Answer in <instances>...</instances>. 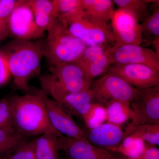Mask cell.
<instances>
[{
  "instance_id": "6da1fadb",
  "label": "cell",
  "mask_w": 159,
  "mask_h": 159,
  "mask_svg": "<svg viewBox=\"0 0 159 159\" xmlns=\"http://www.w3.org/2000/svg\"><path fill=\"white\" fill-rule=\"evenodd\" d=\"M0 56L13 77L15 86L29 92V81L40 73L43 42L12 39L0 49Z\"/></svg>"
},
{
  "instance_id": "7a4b0ae2",
  "label": "cell",
  "mask_w": 159,
  "mask_h": 159,
  "mask_svg": "<svg viewBox=\"0 0 159 159\" xmlns=\"http://www.w3.org/2000/svg\"><path fill=\"white\" fill-rule=\"evenodd\" d=\"M12 114V126L25 137L41 135L49 132L60 134L49 122L40 91L25 96L13 95L8 97Z\"/></svg>"
},
{
  "instance_id": "3957f363",
  "label": "cell",
  "mask_w": 159,
  "mask_h": 159,
  "mask_svg": "<svg viewBox=\"0 0 159 159\" xmlns=\"http://www.w3.org/2000/svg\"><path fill=\"white\" fill-rule=\"evenodd\" d=\"M39 80L41 91L57 102L66 95L88 90L93 80L73 62L51 66Z\"/></svg>"
},
{
  "instance_id": "277c9868",
  "label": "cell",
  "mask_w": 159,
  "mask_h": 159,
  "mask_svg": "<svg viewBox=\"0 0 159 159\" xmlns=\"http://www.w3.org/2000/svg\"><path fill=\"white\" fill-rule=\"evenodd\" d=\"M67 20L57 18L47 30L48 36L43 42L44 57L51 66L75 62L87 47L71 34Z\"/></svg>"
},
{
  "instance_id": "5b68a950",
  "label": "cell",
  "mask_w": 159,
  "mask_h": 159,
  "mask_svg": "<svg viewBox=\"0 0 159 159\" xmlns=\"http://www.w3.org/2000/svg\"><path fill=\"white\" fill-rule=\"evenodd\" d=\"M93 103L105 107L113 100L130 102L139 93V89L129 85L117 75L107 72L92 83L89 89Z\"/></svg>"
},
{
  "instance_id": "8992f818",
  "label": "cell",
  "mask_w": 159,
  "mask_h": 159,
  "mask_svg": "<svg viewBox=\"0 0 159 159\" xmlns=\"http://www.w3.org/2000/svg\"><path fill=\"white\" fill-rule=\"evenodd\" d=\"M44 34L35 24L29 0L18 1L10 15L9 35L14 39L32 41Z\"/></svg>"
},
{
  "instance_id": "52a82bcc",
  "label": "cell",
  "mask_w": 159,
  "mask_h": 159,
  "mask_svg": "<svg viewBox=\"0 0 159 159\" xmlns=\"http://www.w3.org/2000/svg\"><path fill=\"white\" fill-rule=\"evenodd\" d=\"M132 111L131 122L129 125L159 124V86L144 89L130 102Z\"/></svg>"
},
{
  "instance_id": "ba28073f",
  "label": "cell",
  "mask_w": 159,
  "mask_h": 159,
  "mask_svg": "<svg viewBox=\"0 0 159 159\" xmlns=\"http://www.w3.org/2000/svg\"><path fill=\"white\" fill-rule=\"evenodd\" d=\"M48 118L53 128L60 134L88 142L85 133L76 123L73 117L61 106L40 91Z\"/></svg>"
},
{
  "instance_id": "9c48e42d",
  "label": "cell",
  "mask_w": 159,
  "mask_h": 159,
  "mask_svg": "<svg viewBox=\"0 0 159 159\" xmlns=\"http://www.w3.org/2000/svg\"><path fill=\"white\" fill-rule=\"evenodd\" d=\"M111 21L114 46H141L144 43L141 24L129 12L121 9L115 10Z\"/></svg>"
},
{
  "instance_id": "30bf717a",
  "label": "cell",
  "mask_w": 159,
  "mask_h": 159,
  "mask_svg": "<svg viewBox=\"0 0 159 159\" xmlns=\"http://www.w3.org/2000/svg\"><path fill=\"white\" fill-rule=\"evenodd\" d=\"M107 72L117 75L136 89L159 86V71L145 65L116 64L111 66Z\"/></svg>"
},
{
  "instance_id": "8fae6325",
  "label": "cell",
  "mask_w": 159,
  "mask_h": 159,
  "mask_svg": "<svg viewBox=\"0 0 159 159\" xmlns=\"http://www.w3.org/2000/svg\"><path fill=\"white\" fill-rule=\"evenodd\" d=\"M112 65L116 64L145 65L159 71V54L140 45L113 46L107 48Z\"/></svg>"
},
{
  "instance_id": "7c38bea8",
  "label": "cell",
  "mask_w": 159,
  "mask_h": 159,
  "mask_svg": "<svg viewBox=\"0 0 159 159\" xmlns=\"http://www.w3.org/2000/svg\"><path fill=\"white\" fill-rule=\"evenodd\" d=\"M67 24L71 34L87 47L102 45L109 42L105 34L91 21L82 9L74 10L69 15Z\"/></svg>"
},
{
  "instance_id": "4fadbf2b",
  "label": "cell",
  "mask_w": 159,
  "mask_h": 159,
  "mask_svg": "<svg viewBox=\"0 0 159 159\" xmlns=\"http://www.w3.org/2000/svg\"><path fill=\"white\" fill-rule=\"evenodd\" d=\"M58 143L59 150L64 152L68 159H122L104 148L62 135L58 136Z\"/></svg>"
},
{
  "instance_id": "5bb4252c",
  "label": "cell",
  "mask_w": 159,
  "mask_h": 159,
  "mask_svg": "<svg viewBox=\"0 0 159 159\" xmlns=\"http://www.w3.org/2000/svg\"><path fill=\"white\" fill-rule=\"evenodd\" d=\"M82 9L96 27L105 34L108 41L114 42L111 28L108 24L115 10L111 0H82Z\"/></svg>"
},
{
  "instance_id": "9a60e30c",
  "label": "cell",
  "mask_w": 159,
  "mask_h": 159,
  "mask_svg": "<svg viewBox=\"0 0 159 159\" xmlns=\"http://www.w3.org/2000/svg\"><path fill=\"white\" fill-rule=\"evenodd\" d=\"M85 133L90 144L111 151L118 147L124 138V131L121 126L107 122Z\"/></svg>"
},
{
  "instance_id": "2e32d148",
  "label": "cell",
  "mask_w": 159,
  "mask_h": 159,
  "mask_svg": "<svg viewBox=\"0 0 159 159\" xmlns=\"http://www.w3.org/2000/svg\"><path fill=\"white\" fill-rule=\"evenodd\" d=\"M57 102L72 117H77L82 120L93 103L92 94L89 89L66 95Z\"/></svg>"
},
{
  "instance_id": "e0dca14e",
  "label": "cell",
  "mask_w": 159,
  "mask_h": 159,
  "mask_svg": "<svg viewBox=\"0 0 159 159\" xmlns=\"http://www.w3.org/2000/svg\"><path fill=\"white\" fill-rule=\"evenodd\" d=\"M37 27L44 32L57 18L56 9L52 1L29 0Z\"/></svg>"
},
{
  "instance_id": "ac0fdd59",
  "label": "cell",
  "mask_w": 159,
  "mask_h": 159,
  "mask_svg": "<svg viewBox=\"0 0 159 159\" xmlns=\"http://www.w3.org/2000/svg\"><path fill=\"white\" fill-rule=\"evenodd\" d=\"M58 136L49 132L30 141L37 159H59Z\"/></svg>"
},
{
  "instance_id": "d6986e66",
  "label": "cell",
  "mask_w": 159,
  "mask_h": 159,
  "mask_svg": "<svg viewBox=\"0 0 159 159\" xmlns=\"http://www.w3.org/2000/svg\"><path fill=\"white\" fill-rule=\"evenodd\" d=\"M104 107L106 109L107 122L121 126L132 117L130 102L122 100H113Z\"/></svg>"
},
{
  "instance_id": "ffe728a7",
  "label": "cell",
  "mask_w": 159,
  "mask_h": 159,
  "mask_svg": "<svg viewBox=\"0 0 159 159\" xmlns=\"http://www.w3.org/2000/svg\"><path fill=\"white\" fill-rule=\"evenodd\" d=\"M134 135L149 145H159V124H148L139 125H129L124 131V138Z\"/></svg>"
},
{
  "instance_id": "44dd1931",
  "label": "cell",
  "mask_w": 159,
  "mask_h": 159,
  "mask_svg": "<svg viewBox=\"0 0 159 159\" xmlns=\"http://www.w3.org/2000/svg\"><path fill=\"white\" fill-rule=\"evenodd\" d=\"M118 9L128 11L134 15L139 22H143L150 15L148 9L149 3L154 1L148 0H114Z\"/></svg>"
},
{
  "instance_id": "7402d4cb",
  "label": "cell",
  "mask_w": 159,
  "mask_h": 159,
  "mask_svg": "<svg viewBox=\"0 0 159 159\" xmlns=\"http://www.w3.org/2000/svg\"><path fill=\"white\" fill-rule=\"evenodd\" d=\"M159 1L155 3L153 12L141 24L144 42L150 43L159 40Z\"/></svg>"
},
{
  "instance_id": "603a6c76",
  "label": "cell",
  "mask_w": 159,
  "mask_h": 159,
  "mask_svg": "<svg viewBox=\"0 0 159 159\" xmlns=\"http://www.w3.org/2000/svg\"><path fill=\"white\" fill-rule=\"evenodd\" d=\"M111 65V61L107 48L105 52L101 56L80 67L89 79L93 80L95 77L106 74Z\"/></svg>"
},
{
  "instance_id": "cb8c5ba5",
  "label": "cell",
  "mask_w": 159,
  "mask_h": 159,
  "mask_svg": "<svg viewBox=\"0 0 159 159\" xmlns=\"http://www.w3.org/2000/svg\"><path fill=\"white\" fill-rule=\"evenodd\" d=\"M145 145L146 143L139 137L129 135L124 138L120 145L112 151L122 154V157H134L142 153Z\"/></svg>"
},
{
  "instance_id": "d4e9b609",
  "label": "cell",
  "mask_w": 159,
  "mask_h": 159,
  "mask_svg": "<svg viewBox=\"0 0 159 159\" xmlns=\"http://www.w3.org/2000/svg\"><path fill=\"white\" fill-rule=\"evenodd\" d=\"M25 141V138L19 134L13 126L1 129H0V157L3 153L14 150Z\"/></svg>"
},
{
  "instance_id": "484cf974",
  "label": "cell",
  "mask_w": 159,
  "mask_h": 159,
  "mask_svg": "<svg viewBox=\"0 0 159 159\" xmlns=\"http://www.w3.org/2000/svg\"><path fill=\"white\" fill-rule=\"evenodd\" d=\"M106 109L103 106L92 103L90 109L83 119L86 127L92 129L107 122Z\"/></svg>"
},
{
  "instance_id": "4316f807",
  "label": "cell",
  "mask_w": 159,
  "mask_h": 159,
  "mask_svg": "<svg viewBox=\"0 0 159 159\" xmlns=\"http://www.w3.org/2000/svg\"><path fill=\"white\" fill-rule=\"evenodd\" d=\"M17 1L16 0L0 1V41L4 40L9 36L10 15Z\"/></svg>"
},
{
  "instance_id": "83f0119b",
  "label": "cell",
  "mask_w": 159,
  "mask_h": 159,
  "mask_svg": "<svg viewBox=\"0 0 159 159\" xmlns=\"http://www.w3.org/2000/svg\"><path fill=\"white\" fill-rule=\"evenodd\" d=\"M57 18L68 16L74 10L82 9V0H52Z\"/></svg>"
},
{
  "instance_id": "f1b7e54d",
  "label": "cell",
  "mask_w": 159,
  "mask_h": 159,
  "mask_svg": "<svg viewBox=\"0 0 159 159\" xmlns=\"http://www.w3.org/2000/svg\"><path fill=\"white\" fill-rule=\"evenodd\" d=\"M12 151L6 159H37L30 141H25Z\"/></svg>"
},
{
  "instance_id": "f546056e",
  "label": "cell",
  "mask_w": 159,
  "mask_h": 159,
  "mask_svg": "<svg viewBox=\"0 0 159 159\" xmlns=\"http://www.w3.org/2000/svg\"><path fill=\"white\" fill-rule=\"evenodd\" d=\"M12 126V114L8 97L0 99V129Z\"/></svg>"
},
{
  "instance_id": "4dcf8cb0",
  "label": "cell",
  "mask_w": 159,
  "mask_h": 159,
  "mask_svg": "<svg viewBox=\"0 0 159 159\" xmlns=\"http://www.w3.org/2000/svg\"><path fill=\"white\" fill-rule=\"evenodd\" d=\"M122 159H159V149L156 146L146 143L142 153L134 157H121Z\"/></svg>"
},
{
  "instance_id": "1f68e13d",
  "label": "cell",
  "mask_w": 159,
  "mask_h": 159,
  "mask_svg": "<svg viewBox=\"0 0 159 159\" xmlns=\"http://www.w3.org/2000/svg\"><path fill=\"white\" fill-rule=\"evenodd\" d=\"M11 74L6 62L0 56V86L9 81Z\"/></svg>"
},
{
  "instance_id": "d6a6232c",
  "label": "cell",
  "mask_w": 159,
  "mask_h": 159,
  "mask_svg": "<svg viewBox=\"0 0 159 159\" xmlns=\"http://www.w3.org/2000/svg\"><path fill=\"white\" fill-rule=\"evenodd\" d=\"M3 159H6V157H5Z\"/></svg>"
},
{
  "instance_id": "836d02e7",
  "label": "cell",
  "mask_w": 159,
  "mask_h": 159,
  "mask_svg": "<svg viewBox=\"0 0 159 159\" xmlns=\"http://www.w3.org/2000/svg\"><path fill=\"white\" fill-rule=\"evenodd\" d=\"M0 1H1V0H0Z\"/></svg>"
}]
</instances>
